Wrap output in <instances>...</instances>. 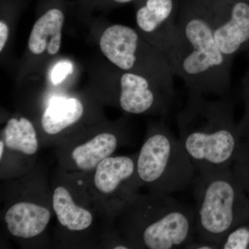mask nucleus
<instances>
[{"instance_id": "nucleus-4", "label": "nucleus", "mask_w": 249, "mask_h": 249, "mask_svg": "<svg viewBox=\"0 0 249 249\" xmlns=\"http://www.w3.org/2000/svg\"><path fill=\"white\" fill-rule=\"evenodd\" d=\"M198 240L218 246L231 231L249 222V199L232 167L197 173L193 181Z\"/></svg>"}, {"instance_id": "nucleus-8", "label": "nucleus", "mask_w": 249, "mask_h": 249, "mask_svg": "<svg viewBox=\"0 0 249 249\" xmlns=\"http://www.w3.org/2000/svg\"><path fill=\"white\" fill-rule=\"evenodd\" d=\"M142 46L137 31L120 24L107 28L100 40V47L106 58L126 71L135 69L139 63Z\"/></svg>"}, {"instance_id": "nucleus-12", "label": "nucleus", "mask_w": 249, "mask_h": 249, "mask_svg": "<svg viewBox=\"0 0 249 249\" xmlns=\"http://www.w3.org/2000/svg\"><path fill=\"white\" fill-rule=\"evenodd\" d=\"M119 142L114 134L104 132L98 134L88 142L75 147L71 153L72 160L80 170L96 169L103 160L114 153Z\"/></svg>"}, {"instance_id": "nucleus-7", "label": "nucleus", "mask_w": 249, "mask_h": 249, "mask_svg": "<svg viewBox=\"0 0 249 249\" xmlns=\"http://www.w3.org/2000/svg\"><path fill=\"white\" fill-rule=\"evenodd\" d=\"M179 0H145L136 14L139 29L154 37L156 49L163 53L178 32Z\"/></svg>"}, {"instance_id": "nucleus-1", "label": "nucleus", "mask_w": 249, "mask_h": 249, "mask_svg": "<svg viewBox=\"0 0 249 249\" xmlns=\"http://www.w3.org/2000/svg\"><path fill=\"white\" fill-rule=\"evenodd\" d=\"M178 34L163 52L190 92L228 96L232 60L218 47L201 0H179Z\"/></svg>"}, {"instance_id": "nucleus-16", "label": "nucleus", "mask_w": 249, "mask_h": 249, "mask_svg": "<svg viewBox=\"0 0 249 249\" xmlns=\"http://www.w3.org/2000/svg\"><path fill=\"white\" fill-rule=\"evenodd\" d=\"M232 169L249 199V142L245 141L235 160Z\"/></svg>"}, {"instance_id": "nucleus-5", "label": "nucleus", "mask_w": 249, "mask_h": 249, "mask_svg": "<svg viewBox=\"0 0 249 249\" xmlns=\"http://www.w3.org/2000/svg\"><path fill=\"white\" fill-rule=\"evenodd\" d=\"M141 184L152 193L171 195L193 183L196 167L179 139L165 124H158L149 130L136 162Z\"/></svg>"}, {"instance_id": "nucleus-22", "label": "nucleus", "mask_w": 249, "mask_h": 249, "mask_svg": "<svg viewBox=\"0 0 249 249\" xmlns=\"http://www.w3.org/2000/svg\"><path fill=\"white\" fill-rule=\"evenodd\" d=\"M4 142L1 141L0 142V159H2L3 153H4Z\"/></svg>"}, {"instance_id": "nucleus-3", "label": "nucleus", "mask_w": 249, "mask_h": 249, "mask_svg": "<svg viewBox=\"0 0 249 249\" xmlns=\"http://www.w3.org/2000/svg\"><path fill=\"white\" fill-rule=\"evenodd\" d=\"M125 233L132 246L148 249H186L194 240L196 208L170 195L135 196L124 206Z\"/></svg>"}, {"instance_id": "nucleus-2", "label": "nucleus", "mask_w": 249, "mask_h": 249, "mask_svg": "<svg viewBox=\"0 0 249 249\" xmlns=\"http://www.w3.org/2000/svg\"><path fill=\"white\" fill-rule=\"evenodd\" d=\"M179 139L196 172L232 167L244 139L234 118L229 96L209 100L190 92L186 106L176 116Z\"/></svg>"}, {"instance_id": "nucleus-19", "label": "nucleus", "mask_w": 249, "mask_h": 249, "mask_svg": "<svg viewBox=\"0 0 249 249\" xmlns=\"http://www.w3.org/2000/svg\"><path fill=\"white\" fill-rule=\"evenodd\" d=\"M73 65L69 61H62L54 67L52 73V83L54 85L60 84L69 74L73 72Z\"/></svg>"}, {"instance_id": "nucleus-11", "label": "nucleus", "mask_w": 249, "mask_h": 249, "mask_svg": "<svg viewBox=\"0 0 249 249\" xmlns=\"http://www.w3.org/2000/svg\"><path fill=\"white\" fill-rule=\"evenodd\" d=\"M64 16L60 10H49L39 18L31 31L29 49L31 53L39 55L47 51L50 55L59 52L61 45Z\"/></svg>"}, {"instance_id": "nucleus-6", "label": "nucleus", "mask_w": 249, "mask_h": 249, "mask_svg": "<svg viewBox=\"0 0 249 249\" xmlns=\"http://www.w3.org/2000/svg\"><path fill=\"white\" fill-rule=\"evenodd\" d=\"M218 47L230 60L249 53V0H201Z\"/></svg>"}, {"instance_id": "nucleus-20", "label": "nucleus", "mask_w": 249, "mask_h": 249, "mask_svg": "<svg viewBox=\"0 0 249 249\" xmlns=\"http://www.w3.org/2000/svg\"><path fill=\"white\" fill-rule=\"evenodd\" d=\"M9 37V28L2 20L0 22V52L3 50Z\"/></svg>"}, {"instance_id": "nucleus-17", "label": "nucleus", "mask_w": 249, "mask_h": 249, "mask_svg": "<svg viewBox=\"0 0 249 249\" xmlns=\"http://www.w3.org/2000/svg\"><path fill=\"white\" fill-rule=\"evenodd\" d=\"M220 249H249V222L237 226L224 237Z\"/></svg>"}, {"instance_id": "nucleus-15", "label": "nucleus", "mask_w": 249, "mask_h": 249, "mask_svg": "<svg viewBox=\"0 0 249 249\" xmlns=\"http://www.w3.org/2000/svg\"><path fill=\"white\" fill-rule=\"evenodd\" d=\"M4 139L8 148L24 155H34L38 148L36 129L25 118L10 119L4 128Z\"/></svg>"}, {"instance_id": "nucleus-23", "label": "nucleus", "mask_w": 249, "mask_h": 249, "mask_svg": "<svg viewBox=\"0 0 249 249\" xmlns=\"http://www.w3.org/2000/svg\"><path fill=\"white\" fill-rule=\"evenodd\" d=\"M116 2L119 3V4H126V3L131 2L134 0H114Z\"/></svg>"}, {"instance_id": "nucleus-21", "label": "nucleus", "mask_w": 249, "mask_h": 249, "mask_svg": "<svg viewBox=\"0 0 249 249\" xmlns=\"http://www.w3.org/2000/svg\"><path fill=\"white\" fill-rule=\"evenodd\" d=\"M186 249H217L215 245H211L207 242H201V241L193 240L191 243L186 246Z\"/></svg>"}, {"instance_id": "nucleus-13", "label": "nucleus", "mask_w": 249, "mask_h": 249, "mask_svg": "<svg viewBox=\"0 0 249 249\" xmlns=\"http://www.w3.org/2000/svg\"><path fill=\"white\" fill-rule=\"evenodd\" d=\"M84 107L77 98H55L52 100L41 119L46 133L56 134L81 119Z\"/></svg>"}, {"instance_id": "nucleus-18", "label": "nucleus", "mask_w": 249, "mask_h": 249, "mask_svg": "<svg viewBox=\"0 0 249 249\" xmlns=\"http://www.w3.org/2000/svg\"><path fill=\"white\" fill-rule=\"evenodd\" d=\"M249 65L245 76L242 80V98L245 103V112L242 119L237 123L239 131L244 140L249 142V53H247Z\"/></svg>"}, {"instance_id": "nucleus-14", "label": "nucleus", "mask_w": 249, "mask_h": 249, "mask_svg": "<svg viewBox=\"0 0 249 249\" xmlns=\"http://www.w3.org/2000/svg\"><path fill=\"white\" fill-rule=\"evenodd\" d=\"M53 208L59 222L72 231L85 230L92 223L91 213L77 206L70 192L65 187L58 186L54 190Z\"/></svg>"}, {"instance_id": "nucleus-9", "label": "nucleus", "mask_w": 249, "mask_h": 249, "mask_svg": "<svg viewBox=\"0 0 249 249\" xmlns=\"http://www.w3.org/2000/svg\"><path fill=\"white\" fill-rule=\"evenodd\" d=\"M137 159L127 156L109 157L96 168L94 184L103 194H113L120 189L134 195L141 184L136 168Z\"/></svg>"}, {"instance_id": "nucleus-10", "label": "nucleus", "mask_w": 249, "mask_h": 249, "mask_svg": "<svg viewBox=\"0 0 249 249\" xmlns=\"http://www.w3.org/2000/svg\"><path fill=\"white\" fill-rule=\"evenodd\" d=\"M51 219V213L45 206L21 201L10 207L5 214V222L11 235L29 239L45 230Z\"/></svg>"}]
</instances>
